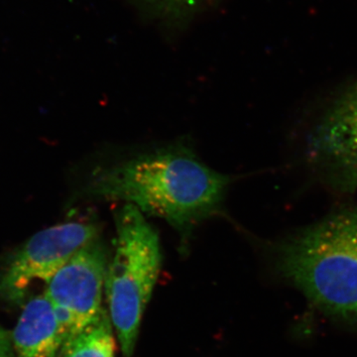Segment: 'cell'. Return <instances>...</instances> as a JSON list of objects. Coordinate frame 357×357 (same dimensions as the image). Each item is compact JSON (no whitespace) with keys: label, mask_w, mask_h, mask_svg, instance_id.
<instances>
[{"label":"cell","mask_w":357,"mask_h":357,"mask_svg":"<svg viewBox=\"0 0 357 357\" xmlns=\"http://www.w3.org/2000/svg\"><path fill=\"white\" fill-rule=\"evenodd\" d=\"M107 268V249L98 237L73 256L47 283L45 295L53 305L66 344L102 314Z\"/></svg>","instance_id":"cell-4"},{"label":"cell","mask_w":357,"mask_h":357,"mask_svg":"<svg viewBox=\"0 0 357 357\" xmlns=\"http://www.w3.org/2000/svg\"><path fill=\"white\" fill-rule=\"evenodd\" d=\"M0 357H13L10 340L1 326H0Z\"/></svg>","instance_id":"cell-10"},{"label":"cell","mask_w":357,"mask_h":357,"mask_svg":"<svg viewBox=\"0 0 357 357\" xmlns=\"http://www.w3.org/2000/svg\"><path fill=\"white\" fill-rule=\"evenodd\" d=\"M13 340L21 357H55L66 344L53 305L46 295L26 304L14 328Z\"/></svg>","instance_id":"cell-7"},{"label":"cell","mask_w":357,"mask_h":357,"mask_svg":"<svg viewBox=\"0 0 357 357\" xmlns=\"http://www.w3.org/2000/svg\"><path fill=\"white\" fill-rule=\"evenodd\" d=\"M274 271L326 316L357 325V208L266 246Z\"/></svg>","instance_id":"cell-2"},{"label":"cell","mask_w":357,"mask_h":357,"mask_svg":"<svg viewBox=\"0 0 357 357\" xmlns=\"http://www.w3.org/2000/svg\"><path fill=\"white\" fill-rule=\"evenodd\" d=\"M229 184V176L178 142L107 160L89 174L84 192L165 220L185 244L199 223L222 213Z\"/></svg>","instance_id":"cell-1"},{"label":"cell","mask_w":357,"mask_h":357,"mask_svg":"<svg viewBox=\"0 0 357 357\" xmlns=\"http://www.w3.org/2000/svg\"><path fill=\"white\" fill-rule=\"evenodd\" d=\"M307 156L326 183L357 192V77L319 115L307 136Z\"/></svg>","instance_id":"cell-5"},{"label":"cell","mask_w":357,"mask_h":357,"mask_svg":"<svg viewBox=\"0 0 357 357\" xmlns=\"http://www.w3.org/2000/svg\"><path fill=\"white\" fill-rule=\"evenodd\" d=\"M115 251L105 274L110 319L124 357H131L141 318L161 264L158 234L132 204L115 213Z\"/></svg>","instance_id":"cell-3"},{"label":"cell","mask_w":357,"mask_h":357,"mask_svg":"<svg viewBox=\"0 0 357 357\" xmlns=\"http://www.w3.org/2000/svg\"><path fill=\"white\" fill-rule=\"evenodd\" d=\"M98 234L96 223L79 222L61 223L37 232L11 258L0 281V292L18 302L32 282L48 283L73 256L98 238Z\"/></svg>","instance_id":"cell-6"},{"label":"cell","mask_w":357,"mask_h":357,"mask_svg":"<svg viewBox=\"0 0 357 357\" xmlns=\"http://www.w3.org/2000/svg\"><path fill=\"white\" fill-rule=\"evenodd\" d=\"M66 357H114L110 319L103 311L95 323L67 344Z\"/></svg>","instance_id":"cell-9"},{"label":"cell","mask_w":357,"mask_h":357,"mask_svg":"<svg viewBox=\"0 0 357 357\" xmlns=\"http://www.w3.org/2000/svg\"><path fill=\"white\" fill-rule=\"evenodd\" d=\"M144 20L169 33L182 31L213 0H128Z\"/></svg>","instance_id":"cell-8"}]
</instances>
